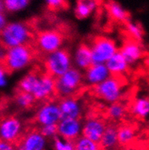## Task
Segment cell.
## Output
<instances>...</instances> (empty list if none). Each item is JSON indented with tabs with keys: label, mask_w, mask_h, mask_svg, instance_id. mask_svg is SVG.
I'll return each instance as SVG.
<instances>
[{
	"label": "cell",
	"mask_w": 149,
	"mask_h": 150,
	"mask_svg": "<svg viewBox=\"0 0 149 150\" xmlns=\"http://www.w3.org/2000/svg\"><path fill=\"white\" fill-rule=\"evenodd\" d=\"M33 39L30 25L22 21L7 23L0 31V44L6 49L28 45Z\"/></svg>",
	"instance_id": "cell-1"
},
{
	"label": "cell",
	"mask_w": 149,
	"mask_h": 150,
	"mask_svg": "<svg viewBox=\"0 0 149 150\" xmlns=\"http://www.w3.org/2000/svg\"><path fill=\"white\" fill-rule=\"evenodd\" d=\"M33 50L28 45L7 49L3 66L7 72L16 73L30 66L33 60Z\"/></svg>",
	"instance_id": "cell-2"
},
{
	"label": "cell",
	"mask_w": 149,
	"mask_h": 150,
	"mask_svg": "<svg viewBox=\"0 0 149 150\" xmlns=\"http://www.w3.org/2000/svg\"><path fill=\"white\" fill-rule=\"evenodd\" d=\"M44 64L46 74L55 79L73 67L72 55L64 48L46 54Z\"/></svg>",
	"instance_id": "cell-3"
},
{
	"label": "cell",
	"mask_w": 149,
	"mask_h": 150,
	"mask_svg": "<svg viewBox=\"0 0 149 150\" xmlns=\"http://www.w3.org/2000/svg\"><path fill=\"white\" fill-rule=\"evenodd\" d=\"M56 94L62 98L74 96L82 87L84 79L81 70L72 67L55 79Z\"/></svg>",
	"instance_id": "cell-4"
},
{
	"label": "cell",
	"mask_w": 149,
	"mask_h": 150,
	"mask_svg": "<svg viewBox=\"0 0 149 150\" xmlns=\"http://www.w3.org/2000/svg\"><path fill=\"white\" fill-rule=\"evenodd\" d=\"M124 83L122 77L109 76L93 88L96 96L107 104L119 102L124 92Z\"/></svg>",
	"instance_id": "cell-5"
},
{
	"label": "cell",
	"mask_w": 149,
	"mask_h": 150,
	"mask_svg": "<svg viewBox=\"0 0 149 150\" xmlns=\"http://www.w3.org/2000/svg\"><path fill=\"white\" fill-rule=\"evenodd\" d=\"M89 47L93 64H105L119 51L116 41L104 36H98L94 38Z\"/></svg>",
	"instance_id": "cell-6"
},
{
	"label": "cell",
	"mask_w": 149,
	"mask_h": 150,
	"mask_svg": "<svg viewBox=\"0 0 149 150\" xmlns=\"http://www.w3.org/2000/svg\"><path fill=\"white\" fill-rule=\"evenodd\" d=\"M36 46L41 52L46 54L62 48L64 36L60 31L54 29L42 30L36 37Z\"/></svg>",
	"instance_id": "cell-7"
},
{
	"label": "cell",
	"mask_w": 149,
	"mask_h": 150,
	"mask_svg": "<svg viewBox=\"0 0 149 150\" xmlns=\"http://www.w3.org/2000/svg\"><path fill=\"white\" fill-rule=\"evenodd\" d=\"M24 125L22 120L15 116L6 117L0 120V140L17 143L22 137Z\"/></svg>",
	"instance_id": "cell-8"
},
{
	"label": "cell",
	"mask_w": 149,
	"mask_h": 150,
	"mask_svg": "<svg viewBox=\"0 0 149 150\" xmlns=\"http://www.w3.org/2000/svg\"><path fill=\"white\" fill-rule=\"evenodd\" d=\"M35 120L41 127L47 125H57L61 120L58 103L46 102L42 104L36 111Z\"/></svg>",
	"instance_id": "cell-9"
},
{
	"label": "cell",
	"mask_w": 149,
	"mask_h": 150,
	"mask_svg": "<svg viewBox=\"0 0 149 150\" xmlns=\"http://www.w3.org/2000/svg\"><path fill=\"white\" fill-rule=\"evenodd\" d=\"M47 139L37 130H32L22 136L15 144L16 150H46Z\"/></svg>",
	"instance_id": "cell-10"
},
{
	"label": "cell",
	"mask_w": 149,
	"mask_h": 150,
	"mask_svg": "<svg viewBox=\"0 0 149 150\" xmlns=\"http://www.w3.org/2000/svg\"><path fill=\"white\" fill-rule=\"evenodd\" d=\"M57 127V136L70 141H75L82 136L83 123L80 119H61Z\"/></svg>",
	"instance_id": "cell-11"
},
{
	"label": "cell",
	"mask_w": 149,
	"mask_h": 150,
	"mask_svg": "<svg viewBox=\"0 0 149 150\" xmlns=\"http://www.w3.org/2000/svg\"><path fill=\"white\" fill-rule=\"evenodd\" d=\"M56 94L55 79L48 74L40 75L32 94L38 101H46Z\"/></svg>",
	"instance_id": "cell-12"
},
{
	"label": "cell",
	"mask_w": 149,
	"mask_h": 150,
	"mask_svg": "<svg viewBox=\"0 0 149 150\" xmlns=\"http://www.w3.org/2000/svg\"><path fill=\"white\" fill-rule=\"evenodd\" d=\"M106 128V125L102 119L96 117H89L83 123L82 136L99 144Z\"/></svg>",
	"instance_id": "cell-13"
},
{
	"label": "cell",
	"mask_w": 149,
	"mask_h": 150,
	"mask_svg": "<svg viewBox=\"0 0 149 150\" xmlns=\"http://www.w3.org/2000/svg\"><path fill=\"white\" fill-rule=\"evenodd\" d=\"M61 119H80L83 114V106L74 96L62 98L58 103Z\"/></svg>",
	"instance_id": "cell-14"
},
{
	"label": "cell",
	"mask_w": 149,
	"mask_h": 150,
	"mask_svg": "<svg viewBox=\"0 0 149 150\" xmlns=\"http://www.w3.org/2000/svg\"><path fill=\"white\" fill-rule=\"evenodd\" d=\"M111 76L105 64H92L85 70L84 81L90 86H96Z\"/></svg>",
	"instance_id": "cell-15"
},
{
	"label": "cell",
	"mask_w": 149,
	"mask_h": 150,
	"mask_svg": "<svg viewBox=\"0 0 149 150\" xmlns=\"http://www.w3.org/2000/svg\"><path fill=\"white\" fill-rule=\"evenodd\" d=\"M119 52L130 65L139 62L144 55V50L140 42L128 39L122 44Z\"/></svg>",
	"instance_id": "cell-16"
},
{
	"label": "cell",
	"mask_w": 149,
	"mask_h": 150,
	"mask_svg": "<svg viewBox=\"0 0 149 150\" xmlns=\"http://www.w3.org/2000/svg\"><path fill=\"white\" fill-rule=\"evenodd\" d=\"M72 63L74 68L85 71L93 64L91 51L89 45L81 44L77 46L72 56Z\"/></svg>",
	"instance_id": "cell-17"
},
{
	"label": "cell",
	"mask_w": 149,
	"mask_h": 150,
	"mask_svg": "<svg viewBox=\"0 0 149 150\" xmlns=\"http://www.w3.org/2000/svg\"><path fill=\"white\" fill-rule=\"evenodd\" d=\"M112 76L122 77L128 72L130 65L118 51L105 63Z\"/></svg>",
	"instance_id": "cell-18"
},
{
	"label": "cell",
	"mask_w": 149,
	"mask_h": 150,
	"mask_svg": "<svg viewBox=\"0 0 149 150\" xmlns=\"http://www.w3.org/2000/svg\"><path fill=\"white\" fill-rule=\"evenodd\" d=\"M99 145L101 149L115 150L119 146L117 139V128L115 125H106Z\"/></svg>",
	"instance_id": "cell-19"
},
{
	"label": "cell",
	"mask_w": 149,
	"mask_h": 150,
	"mask_svg": "<svg viewBox=\"0 0 149 150\" xmlns=\"http://www.w3.org/2000/svg\"><path fill=\"white\" fill-rule=\"evenodd\" d=\"M131 112L140 120H145L149 115V100L147 96L136 98L131 105Z\"/></svg>",
	"instance_id": "cell-20"
},
{
	"label": "cell",
	"mask_w": 149,
	"mask_h": 150,
	"mask_svg": "<svg viewBox=\"0 0 149 150\" xmlns=\"http://www.w3.org/2000/svg\"><path fill=\"white\" fill-rule=\"evenodd\" d=\"M97 5L96 0H77L74 7L76 17L80 20L86 19L95 11Z\"/></svg>",
	"instance_id": "cell-21"
},
{
	"label": "cell",
	"mask_w": 149,
	"mask_h": 150,
	"mask_svg": "<svg viewBox=\"0 0 149 150\" xmlns=\"http://www.w3.org/2000/svg\"><path fill=\"white\" fill-rule=\"evenodd\" d=\"M136 135V130L133 125H122L117 128V139L119 146H130L134 142Z\"/></svg>",
	"instance_id": "cell-22"
},
{
	"label": "cell",
	"mask_w": 149,
	"mask_h": 150,
	"mask_svg": "<svg viewBox=\"0 0 149 150\" xmlns=\"http://www.w3.org/2000/svg\"><path fill=\"white\" fill-rule=\"evenodd\" d=\"M107 10L111 18L117 22L122 23L128 21V12L122 5L117 1H109L107 5Z\"/></svg>",
	"instance_id": "cell-23"
},
{
	"label": "cell",
	"mask_w": 149,
	"mask_h": 150,
	"mask_svg": "<svg viewBox=\"0 0 149 150\" xmlns=\"http://www.w3.org/2000/svg\"><path fill=\"white\" fill-rule=\"evenodd\" d=\"M39 76L40 75L36 72H30L25 75L18 83V91L32 94L39 81Z\"/></svg>",
	"instance_id": "cell-24"
},
{
	"label": "cell",
	"mask_w": 149,
	"mask_h": 150,
	"mask_svg": "<svg viewBox=\"0 0 149 150\" xmlns=\"http://www.w3.org/2000/svg\"><path fill=\"white\" fill-rule=\"evenodd\" d=\"M126 107L124 104L117 102L109 104L106 109V115L113 120H120L125 116Z\"/></svg>",
	"instance_id": "cell-25"
},
{
	"label": "cell",
	"mask_w": 149,
	"mask_h": 150,
	"mask_svg": "<svg viewBox=\"0 0 149 150\" xmlns=\"http://www.w3.org/2000/svg\"><path fill=\"white\" fill-rule=\"evenodd\" d=\"M125 30L130 39L140 42L143 38V30L138 23L132 21H127Z\"/></svg>",
	"instance_id": "cell-26"
},
{
	"label": "cell",
	"mask_w": 149,
	"mask_h": 150,
	"mask_svg": "<svg viewBox=\"0 0 149 150\" xmlns=\"http://www.w3.org/2000/svg\"><path fill=\"white\" fill-rule=\"evenodd\" d=\"M36 101L33 94L22 91H18L15 97V105L20 109H28L31 108Z\"/></svg>",
	"instance_id": "cell-27"
},
{
	"label": "cell",
	"mask_w": 149,
	"mask_h": 150,
	"mask_svg": "<svg viewBox=\"0 0 149 150\" xmlns=\"http://www.w3.org/2000/svg\"><path fill=\"white\" fill-rule=\"evenodd\" d=\"M5 11L16 13L22 11L29 5L30 0H4Z\"/></svg>",
	"instance_id": "cell-28"
},
{
	"label": "cell",
	"mask_w": 149,
	"mask_h": 150,
	"mask_svg": "<svg viewBox=\"0 0 149 150\" xmlns=\"http://www.w3.org/2000/svg\"><path fill=\"white\" fill-rule=\"evenodd\" d=\"M74 150H102L99 144L80 136L74 141Z\"/></svg>",
	"instance_id": "cell-29"
},
{
	"label": "cell",
	"mask_w": 149,
	"mask_h": 150,
	"mask_svg": "<svg viewBox=\"0 0 149 150\" xmlns=\"http://www.w3.org/2000/svg\"><path fill=\"white\" fill-rule=\"evenodd\" d=\"M53 147L54 150H74V142L57 136L53 139Z\"/></svg>",
	"instance_id": "cell-30"
},
{
	"label": "cell",
	"mask_w": 149,
	"mask_h": 150,
	"mask_svg": "<svg viewBox=\"0 0 149 150\" xmlns=\"http://www.w3.org/2000/svg\"><path fill=\"white\" fill-rule=\"evenodd\" d=\"M39 131L46 139H54L57 136V125H47L41 126Z\"/></svg>",
	"instance_id": "cell-31"
},
{
	"label": "cell",
	"mask_w": 149,
	"mask_h": 150,
	"mask_svg": "<svg viewBox=\"0 0 149 150\" xmlns=\"http://www.w3.org/2000/svg\"><path fill=\"white\" fill-rule=\"evenodd\" d=\"M46 4L51 10H60L65 7L67 0H44Z\"/></svg>",
	"instance_id": "cell-32"
},
{
	"label": "cell",
	"mask_w": 149,
	"mask_h": 150,
	"mask_svg": "<svg viewBox=\"0 0 149 150\" xmlns=\"http://www.w3.org/2000/svg\"><path fill=\"white\" fill-rule=\"evenodd\" d=\"M0 150H16L15 144L0 140Z\"/></svg>",
	"instance_id": "cell-33"
},
{
	"label": "cell",
	"mask_w": 149,
	"mask_h": 150,
	"mask_svg": "<svg viewBox=\"0 0 149 150\" xmlns=\"http://www.w3.org/2000/svg\"><path fill=\"white\" fill-rule=\"evenodd\" d=\"M7 20L6 18V15L4 13H1L0 12V31L4 28V26L7 25Z\"/></svg>",
	"instance_id": "cell-34"
},
{
	"label": "cell",
	"mask_w": 149,
	"mask_h": 150,
	"mask_svg": "<svg viewBox=\"0 0 149 150\" xmlns=\"http://www.w3.org/2000/svg\"><path fill=\"white\" fill-rule=\"evenodd\" d=\"M6 52H7V49L0 45V61H1V62H3V60H4Z\"/></svg>",
	"instance_id": "cell-35"
},
{
	"label": "cell",
	"mask_w": 149,
	"mask_h": 150,
	"mask_svg": "<svg viewBox=\"0 0 149 150\" xmlns=\"http://www.w3.org/2000/svg\"><path fill=\"white\" fill-rule=\"evenodd\" d=\"M7 85V78H1L0 79V88L6 86Z\"/></svg>",
	"instance_id": "cell-36"
},
{
	"label": "cell",
	"mask_w": 149,
	"mask_h": 150,
	"mask_svg": "<svg viewBox=\"0 0 149 150\" xmlns=\"http://www.w3.org/2000/svg\"><path fill=\"white\" fill-rule=\"evenodd\" d=\"M0 12H1V13H4V12H5L4 0H0Z\"/></svg>",
	"instance_id": "cell-37"
},
{
	"label": "cell",
	"mask_w": 149,
	"mask_h": 150,
	"mask_svg": "<svg viewBox=\"0 0 149 150\" xmlns=\"http://www.w3.org/2000/svg\"><path fill=\"white\" fill-rule=\"evenodd\" d=\"M140 150H145V149H140Z\"/></svg>",
	"instance_id": "cell-38"
}]
</instances>
